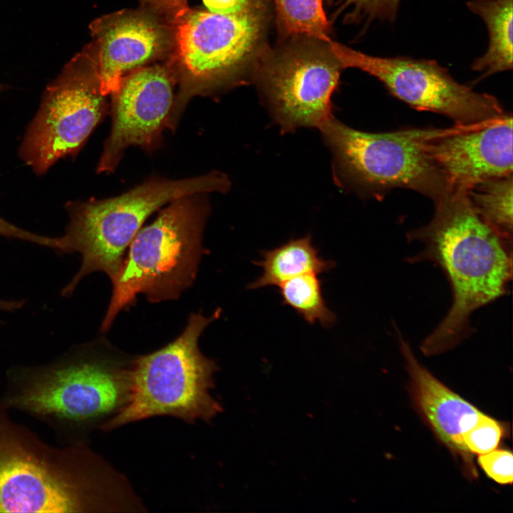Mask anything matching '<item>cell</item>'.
I'll list each match as a JSON object with an SVG mask.
<instances>
[{"instance_id": "1", "label": "cell", "mask_w": 513, "mask_h": 513, "mask_svg": "<svg viewBox=\"0 0 513 513\" xmlns=\"http://www.w3.org/2000/svg\"><path fill=\"white\" fill-rule=\"evenodd\" d=\"M435 205L429 223L407 234L423 245L409 261L437 265L452 293L446 316L422 343L426 356L445 352L468 336L471 315L507 294L512 278V242L480 217L466 191H451Z\"/></svg>"}, {"instance_id": "2", "label": "cell", "mask_w": 513, "mask_h": 513, "mask_svg": "<svg viewBox=\"0 0 513 513\" xmlns=\"http://www.w3.org/2000/svg\"><path fill=\"white\" fill-rule=\"evenodd\" d=\"M130 364L103 339L75 346L49 363L9 369L0 403L41 420L67 445L83 443L126 403Z\"/></svg>"}, {"instance_id": "3", "label": "cell", "mask_w": 513, "mask_h": 513, "mask_svg": "<svg viewBox=\"0 0 513 513\" xmlns=\"http://www.w3.org/2000/svg\"><path fill=\"white\" fill-rule=\"evenodd\" d=\"M95 457L83 443L52 446L0 403V512L76 513L99 504Z\"/></svg>"}, {"instance_id": "4", "label": "cell", "mask_w": 513, "mask_h": 513, "mask_svg": "<svg viewBox=\"0 0 513 513\" xmlns=\"http://www.w3.org/2000/svg\"><path fill=\"white\" fill-rule=\"evenodd\" d=\"M268 3L234 12L187 8L172 21L167 61L179 90L168 127L175 130L190 100L243 81L267 50Z\"/></svg>"}, {"instance_id": "5", "label": "cell", "mask_w": 513, "mask_h": 513, "mask_svg": "<svg viewBox=\"0 0 513 513\" xmlns=\"http://www.w3.org/2000/svg\"><path fill=\"white\" fill-rule=\"evenodd\" d=\"M227 175L218 171L181 180L152 177L118 197L68 202L69 222L58 237L57 252L79 253L78 271L61 290L68 297L83 277L95 271L117 276L125 252L145 220L163 205L182 196L229 188Z\"/></svg>"}, {"instance_id": "6", "label": "cell", "mask_w": 513, "mask_h": 513, "mask_svg": "<svg viewBox=\"0 0 513 513\" xmlns=\"http://www.w3.org/2000/svg\"><path fill=\"white\" fill-rule=\"evenodd\" d=\"M204 194L174 200L136 234L112 281L102 332L138 294L152 303L175 300L192 285L204 252L202 235L209 213Z\"/></svg>"}, {"instance_id": "7", "label": "cell", "mask_w": 513, "mask_h": 513, "mask_svg": "<svg viewBox=\"0 0 513 513\" xmlns=\"http://www.w3.org/2000/svg\"><path fill=\"white\" fill-rule=\"evenodd\" d=\"M191 314L181 334L167 346L131 361L130 392L124 406L103 426L110 430L155 416L187 423L209 421L222 411L210 394L215 362L198 346L205 328L217 317Z\"/></svg>"}, {"instance_id": "8", "label": "cell", "mask_w": 513, "mask_h": 513, "mask_svg": "<svg viewBox=\"0 0 513 513\" xmlns=\"http://www.w3.org/2000/svg\"><path fill=\"white\" fill-rule=\"evenodd\" d=\"M318 129L333 155L336 181L343 186L375 197L395 188L408 189L434 202L450 192L427 150L430 128L370 133L332 116Z\"/></svg>"}, {"instance_id": "9", "label": "cell", "mask_w": 513, "mask_h": 513, "mask_svg": "<svg viewBox=\"0 0 513 513\" xmlns=\"http://www.w3.org/2000/svg\"><path fill=\"white\" fill-rule=\"evenodd\" d=\"M106 96L88 45L46 88L19 148L37 175L60 158L74 156L108 113Z\"/></svg>"}, {"instance_id": "10", "label": "cell", "mask_w": 513, "mask_h": 513, "mask_svg": "<svg viewBox=\"0 0 513 513\" xmlns=\"http://www.w3.org/2000/svg\"><path fill=\"white\" fill-rule=\"evenodd\" d=\"M264 52L254 78L274 120L284 132L319 128L332 115L331 96L343 68L327 42L306 37Z\"/></svg>"}, {"instance_id": "11", "label": "cell", "mask_w": 513, "mask_h": 513, "mask_svg": "<svg viewBox=\"0 0 513 513\" xmlns=\"http://www.w3.org/2000/svg\"><path fill=\"white\" fill-rule=\"evenodd\" d=\"M343 68L360 69L380 81L393 96L412 108L443 115L455 124H471L504 113L493 95L457 82L434 60L368 55L328 41Z\"/></svg>"}, {"instance_id": "12", "label": "cell", "mask_w": 513, "mask_h": 513, "mask_svg": "<svg viewBox=\"0 0 513 513\" xmlns=\"http://www.w3.org/2000/svg\"><path fill=\"white\" fill-rule=\"evenodd\" d=\"M177 79L167 62L138 68L125 76L111 93V131L98 164V172H111L130 146L147 150L159 145L174 106Z\"/></svg>"}, {"instance_id": "13", "label": "cell", "mask_w": 513, "mask_h": 513, "mask_svg": "<svg viewBox=\"0 0 513 513\" xmlns=\"http://www.w3.org/2000/svg\"><path fill=\"white\" fill-rule=\"evenodd\" d=\"M427 150L451 191L512 174V117L430 128Z\"/></svg>"}, {"instance_id": "14", "label": "cell", "mask_w": 513, "mask_h": 513, "mask_svg": "<svg viewBox=\"0 0 513 513\" xmlns=\"http://www.w3.org/2000/svg\"><path fill=\"white\" fill-rule=\"evenodd\" d=\"M88 45L105 95L129 73L169 57L172 23L146 8L114 12L93 21Z\"/></svg>"}, {"instance_id": "15", "label": "cell", "mask_w": 513, "mask_h": 513, "mask_svg": "<svg viewBox=\"0 0 513 513\" xmlns=\"http://www.w3.org/2000/svg\"><path fill=\"white\" fill-rule=\"evenodd\" d=\"M400 351L410 378L418 410L439 440L463 462L469 475L477 476L463 435L482 413L438 380L415 358L409 343L400 338Z\"/></svg>"}, {"instance_id": "16", "label": "cell", "mask_w": 513, "mask_h": 513, "mask_svg": "<svg viewBox=\"0 0 513 513\" xmlns=\"http://www.w3.org/2000/svg\"><path fill=\"white\" fill-rule=\"evenodd\" d=\"M262 273L249 284V289L279 286L299 275L320 274L333 269L336 264L323 259L312 242L311 234L287 242L270 250L261 252V259L256 261Z\"/></svg>"}, {"instance_id": "17", "label": "cell", "mask_w": 513, "mask_h": 513, "mask_svg": "<svg viewBox=\"0 0 513 513\" xmlns=\"http://www.w3.org/2000/svg\"><path fill=\"white\" fill-rule=\"evenodd\" d=\"M512 1L470 0L467 9L482 19L487 26L489 44L487 51L472 63V70L480 72L476 80L512 68Z\"/></svg>"}, {"instance_id": "18", "label": "cell", "mask_w": 513, "mask_h": 513, "mask_svg": "<svg viewBox=\"0 0 513 513\" xmlns=\"http://www.w3.org/2000/svg\"><path fill=\"white\" fill-rule=\"evenodd\" d=\"M512 174L479 182L467 190L480 217L502 237L512 242Z\"/></svg>"}, {"instance_id": "19", "label": "cell", "mask_w": 513, "mask_h": 513, "mask_svg": "<svg viewBox=\"0 0 513 513\" xmlns=\"http://www.w3.org/2000/svg\"><path fill=\"white\" fill-rule=\"evenodd\" d=\"M279 287L284 304L294 309L307 323H318L324 327L335 323L336 316L326 305L318 274L299 275L283 282Z\"/></svg>"}, {"instance_id": "20", "label": "cell", "mask_w": 513, "mask_h": 513, "mask_svg": "<svg viewBox=\"0 0 513 513\" xmlns=\"http://www.w3.org/2000/svg\"><path fill=\"white\" fill-rule=\"evenodd\" d=\"M279 28L285 36L331 40L322 0H273Z\"/></svg>"}, {"instance_id": "21", "label": "cell", "mask_w": 513, "mask_h": 513, "mask_svg": "<svg viewBox=\"0 0 513 513\" xmlns=\"http://www.w3.org/2000/svg\"><path fill=\"white\" fill-rule=\"evenodd\" d=\"M503 427L495 419L482 413L463 435L464 442L471 454L482 455L495 450L503 435Z\"/></svg>"}, {"instance_id": "22", "label": "cell", "mask_w": 513, "mask_h": 513, "mask_svg": "<svg viewBox=\"0 0 513 513\" xmlns=\"http://www.w3.org/2000/svg\"><path fill=\"white\" fill-rule=\"evenodd\" d=\"M402 0H340L341 9H348V17L356 21L374 20L393 23Z\"/></svg>"}, {"instance_id": "23", "label": "cell", "mask_w": 513, "mask_h": 513, "mask_svg": "<svg viewBox=\"0 0 513 513\" xmlns=\"http://www.w3.org/2000/svg\"><path fill=\"white\" fill-rule=\"evenodd\" d=\"M478 463L486 475L501 484H511L513 480V456L505 450H494L479 455Z\"/></svg>"}, {"instance_id": "24", "label": "cell", "mask_w": 513, "mask_h": 513, "mask_svg": "<svg viewBox=\"0 0 513 513\" xmlns=\"http://www.w3.org/2000/svg\"><path fill=\"white\" fill-rule=\"evenodd\" d=\"M0 236L27 241L55 250L58 248L57 245L58 244V237H48L28 232L14 225L1 217H0Z\"/></svg>"}, {"instance_id": "25", "label": "cell", "mask_w": 513, "mask_h": 513, "mask_svg": "<svg viewBox=\"0 0 513 513\" xmlns=\"http://www.w3.org/2000/svg\"><path fill=\"white\" fill-rule=\"evenodd\" d=\"M144 8L148 9L166 18L173 20L189 6L187 0H139Z\"/></svg>"}, {"instance_id": "26", "label": "cell", "mask_w": 513, "mask_h": 513, "mask_svg": "<svg viewBox=\"0 0 513 513\" xmlns=\"http://www.w3.org/2000/svg\"><path fill=\"white\" fill-rule=\"evenodd\" d=\"M4 88V86L2 85H0V92Z\"/></svg>"}]
</instances>
